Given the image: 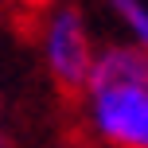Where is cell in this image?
I'll use <instances>...</instances> for the list:
<instances>
[{
	"label": "cell",
	"mask_w": 148,
	"mask_h": 148,
	"mask_svg": "<svg viewBox=\"0 0 148 148\" xmlns=\"http://www.w3.org/2000/svg\"><path fill=\"white\" fill-rule=\"evenodd\" d=\"M94 125L121 148H148V90H105L90 94Z\"/></svg>",
	"instance_id": "cell-2"
},
{
	"label": "cell",
	"mask_w": 148,
	"mask_h": 148,
	"mask_svg": "<svg viewBox=\"0 0 148 148\" xmlns=\"http://www.w3.org/2000/svg\"><path fill=\"white\" fill-rule=\"evenodd\" d=\"M90 94L105 90H148V55L140 47H109L90 66Z\"/></svg>",
	"instance_id": "cell-3"
},
{
	"label": "cell",
	"mask_w": 148,
	"mask_h": 148,
	"mask_svg": "<svg viewBox=\"0 0 148 148\" xmlns=\"http://www.w3.org/2000/svg\"><path fill=\"white\" fill-rule=\"evenodd\" d=\"M117 12L125 16V23L133 27V35H136V43H140V51L148 55V8L133 4V0H117Z\"/></svg>",
	"instance_id": "cell-4"
},
{
	"label": "cell",
	"mask_w": 148,
	"mask_h": 148,
	"mask_svg": "<svg viewBox=\"0 0 148 148\" xmlns=\"http://www.w3.org/2000/svg\"><path fill=\"white\" fill-rule=\"evenodd\" d=\"M43 51H47V66H51L55 82L62 90H82L90 82V66H94V51H90V35L86 23L74 8H59L47 20V35H43Z\"/></svg>",
	"instance_id": "cell-1"
}]
</instances>
